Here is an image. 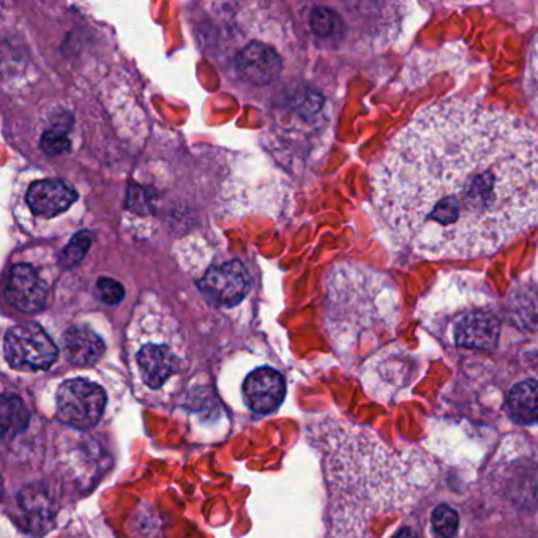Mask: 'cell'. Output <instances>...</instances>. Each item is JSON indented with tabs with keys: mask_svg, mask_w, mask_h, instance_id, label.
I'll return each instance as SVG.
<instances>
[{
	"mask_svg": "<svg viewBox=\"0 0 538 538\" xmlns=\"http://www.w3.org/2000/svg\"><path fill=\"white\" fill-rule=\"evenodd\" d=\"M27 204L35 215L56 217L78 199L75 190L62 180H40L27 191Z\"/></svg>",
	"mask_w": 538,
	"mask_h": 538,
	"instance_id": "9c48e42d",
	"label": "cell"
},
{
	"mask_svg": "<svg viewBox=\"0 0 538 538\" xmlns=\"http://www.w3.org/2000/svg\"><path fill=\"white\" fill-rule=\"evenodd\" d=\"M431 526L438 538H453L460 529V516L449 505H438L431 515Z\"/></svg>",
	"mask_w": 538,
	"mask_h": 538,
	"instance_id": "9a60e30c",
	"label": "cell"
},
{
	"mask_svg": "<svg viewBox=\"0 0 538 538\" xmlns=\"http://www.w3.org/2000/svg\"><path fill=\"white\" fill-rule=\"evenodd\" d=\"M29 422L26 406L15 395H4L0 406V423H2V436L15 438L16 434L26 430Z\"/></svg>",
	"mask_w": 538,
	"mask_h": 538,
	"instance_id": "5bb4252c",
	"label": "cell"
},
{
	"mask_svg": "<svg viewBox=\"0 0 538 538\" xmlns=\"http://www.w3.org/2000/svg\"><path fill=\"white\" fill-rule=\"evenodd\" d=\"M199 288L221 307H236L250 289V277L242 262L231 261L213 266L199 281Z\"/></svg>",
	"mask_w": 538,
	"mask_h": 538,
	"instance_id": "277c9868",
	"label": "cell"
},
{
	"mask_svg": "<svg viewBox=\"0 0 538 538\" xmlns=\"http://www.w3.org/2000/svg\"><path fill=\"white\" fill-rule=\"evenodd\" d=\"M64 354L68 362L76 367H90L105 354V343L94 330L84 326H73L64 333Z\"/></svg>",
	"mask_w": 538,
	"mask_h": 538,
	"instance_id": "8fae6325",
	"label": "cell"
},
{
	"mask_svg": "<svg viewBox=\"0 0 538 538\" xmlns=\"http://www.w3.org/2000/svg\"><path fill=\"white\" fill-rule=\"evenodd\" d=\"M98 296L106 305H117L125 297L124 286L109 278H100L97 283Z\"/></svg>",
	"mask_w": 538,
	"mask_h": 538,
	"instance_id": "d6986e66",
	"label": "cell"
},
{
	"mask_svg": "<svg viewBox=\"0 0 538 538\" xmlns=\"http://www.w3.org/2000/svg\"><path fill=\"white\" fill-rule=\"evenodd\" d=\"M4 354L8 365L15 370L43 371L53 367L59 351L42 327L26 322L8 330Z\"/></svg>",
	"mask_w": 538,
	"mask_h": 538,
	"instance_id": "3957f363",
	"label": "cell"
},
{
	"mask_svg": "<svg viewBox=\"0 0 538 538\" xmlns=\"http://www.w3.org/2000/svg\"><path fill=\"white\" fill-rule=\"evenodd\" d=\"M516 316L521 326L529 330H538V300L523 299L516 303Z\"/></svg>",
	"mask_w": 538,
	"mask_h": 538,
	"instance_id": "ffe728a7",
	"label": "cell"
},
{
	"mask_svg": "<svg viewBox=\"0 0 538 538\" xmlns=\"http://www.w3.org/2000/svg\"><path fill=\"white\" fill-rule=\"evenodd\" d=\"M236 68L247 83L266 86L280 75L281 59L270 46L250 43L237 56Z\"/></svg>",
	"mask_w": 538,
	"mask_h": 538,
	"instance_id": "ba28073f",
	"label": "cell"
},
{
	"mask_svg": "<svg viewBox=\"0 0 538 538\" xmlns=\"http://www.w3.org/2000/svg\"><path fill=\"white\" fill-rule=\"evenodd\" d=\"M57 417L75 430H90L100 422L106 408V393L97 382L71 379L57 390Z\"/></svg>",
	"mask_w": 538,
	"mask_h": 538,
	"instance_id": "7a4b0ae2",
	"label": "cell"
},
{
	"mask_svg": "<svg viewBox=\"0 0 538 538\" xmlns=\"http://www.w3.org/2000/svg\"><path fill=\"white\" fill-rule=\"evenodd\" d=\"M510 419L518 425L538 423V381L527 379L518 382L507 398Z\"/></svg>",
	"mask_w": 538,
	"mask_h": 538,
	"instance_id": "4fadbf2b",
	"label": "cell"
},
{
	"mask_svg": "<svg viewBox=\"0 0 538 538\" xmlns=\"http://www.w3.org/2000/svg\"><path fill=\"white\" fill-rule=\"evenodd\" d=\"M243 400L248 408L258 414L277 411L286 395V382L273 368H258L248 374L243 382Z\"/></svg>",
	"mask_w": 538,
	"mask_h": 538,
	"instance_id": "5b68a950",
	"label": "cell"
},
{
	"mask_svg": "<svg viewBox=\"0 0 538 538\" xmlns=\"http://www.w3.org/2000/svg\"><path fill=\"white\" fill-rule=\"evenodd\" d=\"M40 146H42L45 154L51 155V157H57V155L65 154L70 149V141L60 131H46L45 135H43L42 142H40Z\"/></svg>",
	"mask_w": 538,
	"mask_h": 538,
	"instance_id": "ac0fdd59",
	"label": "cell"
},
{
	"mask_svg": "<svg viewBox=\"0 0 538 538\" xmlns=\"http://www.w3.org/2000/svg\"><path fill=\"white\" fill-rule=\"evenodd\" d=\"M138 367L144 384L157 390L179 371V359L168 346L147 344L139 351Z\"/></svg>",
	"mask_w": 538,
	"mask_h": 538,
	"instance_id": "30bf717a",
	"label": "cell"
},
{
	"mask_svg": "<svg viewBox=\"0 0 538 538\" xmlns=\"http://www.w3.org/2000/svg\"><path fill=\"white\" fill-rule=\"evenodd\" d=\"M90 245H92V234L90 232L83 231L76 234L71 239V242L68 243L67 248L62 251L60 266L65 267V269L78 266L79 262L83 261L87 251H89Z\"/></svg>",
	"mask_w": 538,
	"mask_h": 538,
	"instance_id": "2e32d148",
	"label": "cell"
},
{
	"mask_svg": "<svg viewBox=\"0 0 538 538\" xmlns=\"http://www.w3.org/2000/svg\"><path fill=\"white\" fill-rule=\"evenodd\" d=\"M376 202L392 242L420 258L493 255L538 226V135L501 109L433 103L390 142Z\"/></svg>",
	"mask_w": 538,
	"mask_h": 538,
	"instance_id": "6da1fadb",
	"label": "cell"
},
{
	"mask_svg": "<svg viewBox=\"0 0 538 538\" xmlns=\"http://www.w3.org/2000/svg\"><path fill=\"white\" fill-rule=\"evenodd\" d=\"M19 510L23 513L24 526L29 532L46 531L53 523V502L42 488L30 486L18 497Z\"/></svg>",
	"mask_w": 538,
	"mask_h": 538,
	"instance_id": "7c38bea8",
	"label": "cell"
},
{
	"mask_svg": "<svg viewBox=\"0 0 538 538\" xmlns=\"http://www.w3.org/2000/svg\"><path fill=\"white\" fill-rule=\"evenodd\" d=\"M453 335L461 348L493 351L501 335V322L491 311H468L456 321Z\"/></svg>",
	"mask_w": 538,
	"mask_h": 538,
	"instance_id": "8992f818",
	"label": "cell"
},
{
	"mask_svg": "<svg viewBox=\"0 0 538 538\" xmlns=\"http://www.w3.org/2000/svg\"><path fill=\"white\" fill-rule=\"evenodd\" d=\"M393 538H419L417 537V534H415L412 529H409V527H404V529H401L400 532H398L397 535Z\"/></svg>",
	"mask_w": 538,
	"mask_h": 538,
	"instance_id": "44dd1931",
	"label": "cell"
},
{
	"mask_svg": "<svg viewBox=\"0 0 538 538\" xmlns=\"http://www.w3.org/2000/svg\"><path fill=\"white\" fill-rule=\"evenodd\" d=\"M5 296L16 310L37 313L45 307L48 289L32 267L19 264L10 272Z\"/></svg>",
	"mask_w": 538,
	"mask_h": 538,
	"instance_id": "52a82bcc",
	"label": "cell"
},
{
	"mask_svg": "<svg viewBox=\"0 0 538 538\" xmlns=\"http://www.w3.org/2000/svg\"><path fill=\"white\" fill-rule=\"evenodd\" d=\"M311 29L319 37H332L341 30V21L337 13L327 7H316L311 13Z\"/></svg>",
	"mask_w": 538,
	"mask_h": 538,
	"instance_id": "e0dca14e",
	"label": "cell"
}]
</instances>
